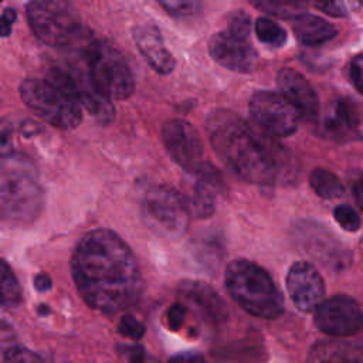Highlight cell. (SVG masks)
<instances>
[{
  "label": "cell",
  "instance_id": "obj_1",
  "mask_svg": "<svg viewBox=\"0 0 363 363\" xmlns=\"http://www.w3.org/2000/svg\"><path fill=\"white\" fill-rule=\"evenodd\" d=\"M71 274L85 303L105 313L130 308L143 291L132 250L105 228L92 230L79 240L71 258Z\"/></svg>",
  "mask_w": 363,
  "mask_h": 363
},
{
  "label": "cell",
  "instance_id": "obj_2",
  "mask_svg": "<svg viewBox=\"0 0 363 363\" xmlns=\"http://www.w3.org/2000/svg\"><path fill=\"white\" fill-rule=\"evenodd\" d=\"M206 128L218 157L245 182L286 184L298 179L299 166L291 152L235 112H210Z\"/></svg>",
  "mask_w": 363,
  "mask_h": 363
},
{
  "label": "cell",
  "instance_id": "obj_3",
  "mask_svg": "<svg viewBox=\"0 0 363 363\" xmlns=\"http://www.w3.org/2000/svg\"><path fill=\"white\" fill-rule=\"evenodd\" d=\"M43 203L44 191L34 163L21 153L0 155V217L28 224L40 216Z\"/></svg>",
  "mask_w": 363,
  "mask_h": 363
},
{
  "label": "cell",
  "instance_id": "obj_4",
  "mask_svg": "<svg viewBox=\"0 0 363 363\" xmlns=\"http://www.w3.org/2000/svg\"><path fill=\"white\" fill-rule=\"evenodd\" d=\"M20 95L27 108L58 129H74L82 121V109L65 68H51L45 79L26 78Z\"/></svg>",
  "mask_w": 363,
  "mask_h": 363
},
{
  "label": "cell",
  "instance_id": "obj_5",
  "mask_svg": "<svg viewBox=\"0 0 363 363\" xmlns=\"http://www.w3.org/2000/svg\"><path fill=\"white\" fill-rule=\"evenodd\" d=\"M224 284L230 296L257 318L274 319L284 312V298L277 284L262 267L250 259L231 261Z\"/></svg>",
  "mask_w": 363,
  "mask_h": 363
},
{
  "label": "cell",
  "instance_id": "obj_6",
  "mask_svg": "<svg viewBox=\"0 0 363 363\" xmlns=\"http://www.w3.org/2000/svg\"><path fill=\"white\" fill-rule=\"evenodd\" d=\"M84 54L89 75L111 101L126 99L135 89L133 74L122 54L105 41L88 40L84 34L74 44ZM72 45V47H74Z\"/></svg>",
  "mask_w": 363,
  "mask_h": 363
},
{
  "label": "cell",
  "instance_id": "obj_7",
  "mask_svg": "<svg viewBox=\"0 0 363 363\" xmlns=\"http://www.w3.org/2000/svg\"><path fill=\"white\" fill-rule=\"evenodd\" d=\"M28 24L38 40L51 47H72L82 37L81 18L68 0H33Z\"/></svg>",
  "mask_w": 363,
  "mask_h": 363
},
{
  "label": "cell",
  "instance_id": "obj_8",
  "mask_svg": "<svg viewBox=\"0 0 363 363\" xmlns=\"http://www.w3.org/2000/svg\"><path fill=\"white\" fill-rule=\"evenodd\" d=\"M140 213L146 228L167 240L180 238L191 218L183 194L169 186L150 189L143 197Z\"/></svg>",
  "mask_w": 363,
  "mask_h": 363
},
{
  "label": "cell",
  "instance_id": "obj_9",
  "mask_svg": "<svg viewBox=\"0 0 363 363\" xmlns=\"http://www.w3.org/2000/svg\"><path fill=\"white\" fill-rule=\"evenodd\" d=\"M252 122L272 138H286L296 132L299 112L281 95L272 91L255 92L248 104Z\"/></svg>",
  "mask_w": 363,
  "mask_h": 363
},
{
  "label": "cell",
  "instance_id": "obj_10",
  "mask_svg": "<svg viewBox=\"0 0 363 363\" xmlns=\"http://www.w3.org/2000/svg\"><path fill=\"white\" fill-rule=\"evenodd\" d=\"M162 139L170 157L193 174L207 162L197 129L184 119H169L162 128Z\"/></svg>",
  "mask_w": 363,
  "mask_h": 363
},
{
  "label": "cell",
  "instance_id": "obj_11",
  "mask_svg": "<svg viewBox=\"0 0 363 363\" xmlns=\"http://www.w3.org/2000/svg\"><path fill=\"white\" fill-rule=\"evenodd\" d=\"M296 241L312 258L330 269L340 271L350 265L352 252L330 230L319 223L305 221L295 228Z\"/></svg>",
  "mask_w": 363,
  "mask_h": 363
},
{
  "label": "cell",
  "instance_id": "obj_12",
  "mask_svg": "<svg viewBox=\"0 0 363 363\" xmlns=\"http://www.w3.org/2000/svg\"><path fill=\"white\" fill-rule=\"evenodd\" d=\"M313 320L319 330L332 336H352L362 329V311L349 295H333L315 308Z\"/></svg>",
  "mask_w": 363,
  "mask_h": 363
},
{
  "label": "cell",
  "instance_id": "obj_13",
  "mask_svg": "<svg viewBox=\"0 0 363 363\" xmlns=\"http://www.w3.org/2000/svg\"><path fill=\"white\" fill-rule=\"evenodd\" d=\"M75 51L77 54H79V57H75V60L68 64V68H65V71L68 72L74 84L78 101L98 122L109 123L115 116V108L112 105V101L106 95H104L94 84L84 54L79 50Z\"/></svg>",
  "mask_w": 363,
  "mask_h": 363
},
{
  "label": "cell",
  "instance_id": "obj_14",
  "mask_svg": "<svg viewBox=\"0 0 363 363\" xmlns=\"http://www.w3.org/2000/svg\"><path fill=\"white\" fill-rule=\"evenodd\" d=\"M286 289L294 305L302 312H313L325 298V282L318 269L306 261L292 264L286 275Z\"/></svg>",
  "mask_w": 363,
  "mask_h": 363
},
{
  "label": "cell",
  "instance_id": "obj_15",
  "mask_svg": "<svg viewBox=\"0 0 363 363\" xmlns=\"http://www.w3.org/2000/svg\"><path fill=\"white\" fill-rule=\"evenodd\" d=\"M208 51L216 62L235 72L248 74L257 67V51L250 41L240 38L227 30L216 33L211 37Z\"/></svg>",
  "mask_w": 363,
  "mask_h": 363
},
{
  "label": "cell",
  "instance_id": "obj_16",
  "mask_svg": "<svg viewBox=\"0 0 363 363\" xmlns=\"http://www.w3.org/2000/svg\"><path fill=\"white\" fill-rule=\"evenodd\" d=\"M277 84L281 91L279 94L299 112L302 119H315L318 116V96L301 72L292 68H282L278 72Z\"/></svg>",
  "mask_w": 363,
  "mask_h": 363
},
{
  "label": "cell",
  "instance_id": "obj_17",
  "mask_svg": "<svg viewBox=\"0 0 363 363\" xmlns=\"http://www.w3.org/2000/svg\"><path fill=\"white\" fill-rule=\"evenodd\" d=\"M325 133L335 140H354L362 136L360 109L347 96L337 98L323 119Z\"/></svg>",
  "mask_w": 363,
  "mask_h": 363
},
{
  "label": "cell",
  "instance_id": "obj_18",
  "mask_svg": "<svg viewBox=\"0 0 363 363\" xmlns=\"http://www.w3.org/2000/svg\"><path fill=\"white\" fill-rule=\"evenodd\" d=\"M180 298L190 303L203 319L221 323L228 319V309L220 295L207 284L199 281H183L179 286Z\"/></svg>",
  "mask_w": 363,
  "mask_h": 363
},
{
  "label": "cell",
  "instance_id": "obj_19",
  "mask_svg": "<svg viewBox=\"0 0 363 363\" xmlns=\"http://www.w3.org/2000/svg\"><path fill=\"white\" fill-rule=\"evenodd\" d=\"M133 40L139 52L156 72L164 75L174 69V57L166 48L163 37L156 26L147 23L136 26L133 28Z\"/></svg>",
  "mask_w": 363,
  "mask_h": 363
},
{
  "label": "cell",
  "instance_id": "obj_20",
  "mask_svg": "<svg viewBox=\"0 0 363 363\" xmlns=\"http://www.w3.org/2000/svg\"><path fill=\"white\" fill-rule=\"evenodd\" d=\"M306 363H363V350L356 342L325 339L313 343Z\"/></svg>",
  "mask_w": 363,
  "mask_h": 363
},
{
  "label": "cell",
  "instance_id": "obj_21",
  "mask_svg": "<svg viewBox=\"0 0 363 363\" xmlns=\"http://www.w3.org/2000/svg\"><path fill=\"white\" fill-rule=\"evenodd\" d=\"M292 21V30L296 38L305 45H320L330 41L337 33L330 23L313 14L302 13Z\"/></svg>",
  "mask_w": 363,
  "mask_h": 363
},
{
  "label": "cell",
  "instance_id": "obj_22",
  "mask_svg": "<svg viewBox=\"0 0 363 363\" xmlns=\"http://www.w3.org/2000/svg\"><path fill=\"white\" fill-rule=\"evenodd\" d=\"M255 9L264 11L268 16L294 20L295 17L305 13L308 3L306 0H248Z\"/></svg>",
  "mask_w": 363,
  "mask_h": 363
},
{
  "label": "cell",
  "instance_id": "obj_23",
  "mask_svg": "<svg viewBox=\"0 0 363 363\" xmlns=\"http://www.w3.org/2000/svg\"><path fill=\"white\" fill-rule=\"evenodd\" d=\"M23 301L21 286L6 261L0 258V305L4 308H16Z\"/></svg>",
  "mask_w": 363,
  "mask_h": 363
},
{
  "label": "cell",
  "instance_id": "obj_24",
  "mask_svg": "<svg viewBox=\"0 0 363 363\" xmlns=\"http://www.w3.org/2000/svg\"><path fill=\"white\" fill-rule=\"evenodd\" d=\"M312 190L322 199L333 200L339 199L345 193V187L340 180L326 169H315L309 176Z\"/></svg>",
  "mask_w": 363,
  "mask_h": 363
},
{
  "label": "cell",
  "instance_id": "obj_25",
  "mask_svg": "<svg viewBox=\"0 0 363 363\" xmlns=\"http://www.w3.org/2000/svg\"><path fill=\"white\" fill-rule=\"evenodd\" d=\"M255 34L259 41L272 47H281L286 41L285 30L272 18L259 17L255 23Z\"/></svg>",
  "mask_w": 363,
  "mask_h": 363
},
{
  "label": "cell",
  "instance_id": "obj_26",
  "mask_svg": "<svg viewBox=\"0 0 363 363\" xmlns=\"http://www.w3.org/2000/svg\"><path fill=\"white\" fill-rule=\"evenodd\" d=\"M157 3L174 17L193 16L201 6V0H157Z\"/></svg>",
  "mask_w": 363,
  "mask_h": 363
},
{
  "label": "cell",
  "instance_id": "obj_27",
  "mask_svg": "<svg viewBox=\"0 0 363 363\" xmlns=\"http://www.w3.org/2000/svg\"><path fill=\"white\" fill-rule=\"evenodd\" d=\"M335 220L337 221V224L349 231V233H356L360 230V216L359 213L349 204H339L336 206L335 211H333Z\"/></svg>",
  "mask_w": 363,
  "mask_h": 363
},
{
  "label": "cell",
  "instance_id": "obj_28",
  "mask_svg": "<svg viewBox=\"0 0 363 363\" xmlns=\"http://www.w3.org/2000/svg\"><path fill=\"white\" fill-rule=\"evenodd\" d=\"M3 363H44V362L34 352L14 345L6 350Z\"/></svg>",
  "mask_w": 363,
  "mask_h": 363
},
{
  "label": "cell",
  "instance_id": "obj_29",
  "mask_svg": "<svg viewBox=\"0 0 363 363\" xmlns=\"http://www.w3.org/2000/svg\"><path fill=\"white\" fill-rule=\"evenodd\" d=\"M228 33L248 40L250 38V33H251V18L248 14H245L244 11H237L235 14L231 16L230 18V24L227 28Z\"/></svg>",
  "mask_w": 363,
  "mask_h": 363
},
{
  "label": "cell",
  "instance_id": "obj_30",
  "mask_svg": "<svg viewBox=\"0 0 363 363\" xmlns=\"http://www.w3.org/2000/svg\"><path fill=\"white\" fill-rule=\"evenodd\" d=\"M118 330L121 335L130 337L132 340H139L145 335V326L142 322H139L135 316L132 315H123L121 318Z\"/></svg>",
  "mask_w": 363,
  "mask_h": 363
},
{
  "label": "cell",
  "instance_id": "obj_31",
  "mask_svg": "<svg viewBox=\"0 0 363 363\" xmlns=\"http://www.w3.org/2000/svg\"><path fill=\"white\" fill-rule=\"evenodd\" d=\"M306 3L330 17L346 16V9L340 0H306Z\"/></svg>",
  "mask_w": 363,
  "mask_h": 363
},
{
  "label": "cell",
  "instance_id": "obj_32",
  "mask_svg": "<svg viewBox=\"0 0 363 363\" xmlns=\"http://www.w3.org/2000/svg\"><path fill=\"white\" fill-rule=\"evenodd\" d=\"M14 129L10 121L0 119V155L13 152Z\"/></svg>",
  "mask_w": 363,
  "mask_h": 363
},
{
  "label": "cell",
  "instance_id": "obj_33",
  "mask_svg": "<svg viewBox=\"0 0 363 363\" xmlns=\"http://www.w3.org/2000/svg\"><path fill=\"white\" fill-rule=\"evenodd\" d=\"M349 77L357 92H363V57L362 54H357L350 61L349 68Z\"/></svg>",
  "mask_w": 363,
  "mask_h": 363
},
{
  "label": "cell",
  "instance_id": "obj_34",
  "mask_svg": "<svg viewBox=\"0 0 363 363\" xmlns=\"http://www.w3.org/2000/svg\"><path fill=\"white\" fill-rule=\"evenodd\" d=\"M186 318V308L182 303H174L167 311V323L172 330H177Z\"/></svg>",
  "mask_w": 363,
  "mask_h": 363
},
{
  "label": "cell",
  "instance_id": "obj_35",
  "mask_svg": "<svg viewBox=\"0 0 363 363\" xmlns=\"http://www.w3.org/2000/svg\"><path fill=\"white\" fill-rule=\"evenodd\" d=\"M14 342H16V333L13 330V328L0 319V349H4V347H11L14 346Z\"/></svg>",
  "mask_w": 363,
  "mask_h": 363
},
{
  "label": "cell",
  "instance_id": "obj_36",
  "mask_svg": "<svg viewBox=\"0 0 363 363\" xmlns=\"http://www.w3.org/2000/svg\"><path fill=\"white\" fill-rule=\"evenodd\" d=\"M16 21V11L7 9L0 14V37H9L11 33V26Z\"/></svg>",
  "mask_w": 363,
  "mask_h": 363
},
{
  "label": "cell",
  "instance_id": "obj_37",
  "mask_svg": "<svg viewBox=\"0 0 363 363\" xmlns=\"http://www.w3.org/2000/svg\"><path fill=\"white\" fill-rule=\"evenodd\" d=\"M123 354L129 363H147V356L143 347L140 346H126L123 347Z\"/></svg>",
  "mask_w": 363,
  "mask_h": 363
},
{
  "label": "cell",
  "instance_id": "obj_38",
  "mask_svg": "<svg viewBox=\"0 0 363 363\" xmlns=\"http://www.w3.org/2000/svg\"><path fill=\"white\" fill-rule=\"evenodd\" d=\"M167 363H207L204 356L197 352H182L169 359Z\"/></svg>",
  "mask_w": 363,
  "mask_h": 363
},
{
  "label": "cell",
  "instance_id": "obj_39",
  "mask_svg": "<svg viewBox=\"0 0 363 363\" xmlns=\"http://www.w3.org/2000/svg\"><path fill=\"white\" fill-rule=\"evenodd\" d=\"M51 279H50V277L48 275H45V274H38V275H35V278H34V286H35V289L37 291H47V289H50L51 288Z\"/></svg>",
  "mask_w": 363,
  "mask_h": 363
},
{
  "label": "cell",
  "instance_id": "obj_40",
  "mask_svg": "<svg viewBox=\"0 0 363 363\" xmlns=\"http://www.w3.org/2000/svg\"><path fill=\"white\" fill-rule=\"evenodd\" d=\"M0 1H1V0H0Z\"/></svg>",
  "mask_w": 363,
  "mask_h": 363
}]
</instances>
